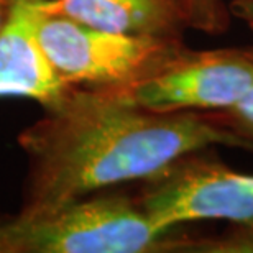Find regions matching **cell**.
<instances>
[{
  "label": "cell",
  "instance_id": "obj_8",
  "mask_svg": "<svg viewBox=\"0 0 253 253\" xmlns=\"http://www.w3.org/2000/svg\"><path fill=\"white\" fill-rule=\"evenodd\" d=\"M183 5L188 28L219 35L229 27L230 12L224 0H183Z\"/></svg>",
  "mask_w": 253,
  "mask_h": 253
},
{
  "label": "cell",
  "instance_id": "obj_6",
  "mask_svg": "<svg viewBox=\"0 0 253 253\" xmlns=\"http://www.w3.org/2000/svg\"><path fill=\"white\" fill-rule=\"evenodd\" d=\"M56 0H13L0 27V95H22L46 105L71 85L63 83L40 42V23Z\"/></svg>",
  "mask_w": 253,
  "mask_h": 253
},
{
  "label": "cell",
  "instance_id": "obj_7",
  "mask_svg": "<svg viewBox=\"0 0 253 253\" xmlns=\"http://www.w3.org/2000/svg\"><path fill=\"white\" fill-rule=\"evenodd\" d=\"M56 12L125 35L181 38L188 28L183 0H56Z\"/></svg>",
  "mask_w": 253,
  "mask_h": 253
},
{
  "label": "cell",
  "instance_id": "obj_3",
  "mask_svg": "<svg viewBox=\"0 0 253 253\" xmlns=\"http://www.w3.org/2000/svg\"><path fill=\"white\" fill-rule=\"evenodd\" d=\"M40 42L63 83L74 87L126 89L146 79L181 48L178 37L109 32L56 12L40 23Z\"/></svg>",
  "mask_w": 253,
  "mask_h": 253
},
{
  "label": "cell",
  "instance_id": "obj_10",
  "mask_svg": "<svg viewBox=\"0 0 253 253\" xmlns=\"http://www.w3.org/2000/svg\"><path fill=\"white\" fill-rule=\"evenodd\" d=\"M222 124L230 126L237 133L253 140V85L245 97L237 102L234 107L222 110V112H212Z\"/></svg>",
  "mask_w": 253,
  "mask_h": 253
},
{
  "label": "cell",
  "instance_id": "obj_2",
  "mask_svg": "<svg viewBox=\"0 0 253 253\" xmlns=\"http://www.w3.org/2000/svg\"><path fill=\"white\" fill-rule=\"evenodd\" d=\"M188 239L163 232L138 201L90 194L43 206H23L0 217V253H151L186 252Z\"/></svg>",
  "mask_w": 253,
  "mask_h": 253
},
{
  "label": "cell",
  "instance_id": "obj_4",
  "mask_svg": "<svg viewBox=\"0 0 253 253\" xmlns=\"http://www.w3.org/2000/svg\"><path fill=\"white\" fill-rule=\"evenodd\" d=\"M202 151L178 160L145 181L136 197L148 219L163 232L186 222H253V174L222 165Z\"/></svg>",
  "mask_w": 253,
  "mask_h": 253
},
{
  "label": "cell",
  "instance_id": "obj_1",
  "mask_svg": "<svg viewBox=\"0 0 253 253\" xmlns=\"http://www.w3.org/2000/svg\"><path fill=\"white\" fill-rule=\"evenodd\" d=\"M18 136L28 158L23 206L58 204L146 181L211 146L253 151L212 112H156L125 89L71 87Z\"/></svg>",
  "mask_w": 253,
  "mask_h": 253
},
{
  "label": "cell",
  "instance_id": "obj_5",
  "mask_svg": "<svg viewBox=\"0 0 253 253\" xmlns=\"http://www.w3.org/2000/svg\"><path fill=\"white\" fill-rule=\"evenodd\" d=\"M253 85V48L194 51L183 46L158 71L125 92L156 112H222Z\"/></svg>",
  "mask_w": 253,
  "mask_h": 253
},
{
  "label": "cell",
  "instance_id": "obj_11",
  "mask_svg": "<svg viewBox=\"0 0 253 253\" xmlns=\"http://www.w3.org/2000/svg\"><path fill=\"white\" fill-rule=\"evenodd\" d=\"M229 12L242 20L253 32V0H232L229 3Z\"/></svg>",
  "mask_w": 253,
  "mask_h": 253
},
{
  "label": "cell",
  "instance_id": "obj_9",
  "mask_svg": "<svg viewBox=\"0 0 253 253\" xmlns=\"http://www.w3.org/2000/svg\"><path fill=\"white\" fill-rule=\"evenodd\" d=\"M191 252H214V253H253V222L239 225L230 235L220 239L192 240Z\"/></svg>",
  "mask_w": 253,
  "mask_h": 253
},
{
  "label": "cell",
  "instance_id": "obj_12",
  "mask_svg": "<svg viewBox=\"0 0 253 253\" xmlns=\"http://www.w3.org/2000/svg\"><path fill=\"white\" fill-rule=\"evenodd\" d=\"M12 2L13 0H0V27H2V23L5 22V18H7Z\"/></svg>",
  "mask_w": 253,
  "mask_h": 253
}]
</instances>
